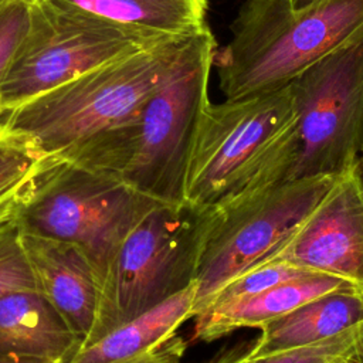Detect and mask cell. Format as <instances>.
Wrapping results in <instances>:
<instances>
[{"label":"cell","instance_id":"cell-9","mask_svg":"<svg viewBox=\"0 0 363 363\" xmlns=\"http://www.w3.org/2000/svg\"><path fill=\"white\" fill-rule=\"evenodd\" d=\"M145 47L126 34L33 0L28 30L0 85V113Z\"/></svg>","mask_w":363,"mask_h":363},{"label":"cell","instance_id":"cell-3","mask_svg":"<svg viewBox=\"0 0 363 363\" xmlns=\"http://www.w3.org/2000/svg\"><path fill=\"white\" fill-rule=\"evenodd\" d=\"M182 44L143 48L88 69L0 113L1 133L27 140L43 156H67L129 125L169 72Z\"/></svg>","mask_w":363,"mask_h":363},{"label":"cell","instance_id":"cell-2","mask_svg":"<svg viewBox=\"0 0 363 363\" xmlns=\"http://www.w3.org/2000/svg\"><path fill=\"white\" fill-rule=\"evenodd\" d=\"M363 38V0H325L294 9L288 0H245L216 52L225 99L286 86L328 54Z\"/></svg>","mask_w":363,"mask_h":363},{"label":"cell","instance_id":"cell-6","mask_svg":"<svg viewBox=\"0 0 363 363\" xmlns=\"http://www.w3.org/2000/svg\"><path fill=\"white\" fill-rule=\"evenodd\" d=\"M208 207L157 203L130 230L111 261L85 347L196 281ZM84 349V347H82Z\"/></svg>","mask_w":363,"mask_h":363},{"label":"cell","instance_id":"cell-20","mask_svg":"<svg viewBox=\"0 0 363 363\" xmlns=\"http://www.w3.org/2000/svg\"><path fill=\"white\" fill-rule=\"evenodd\" d=\"M43 157L27 140L3 133L0 138V199L24 186Z\"/></svg>","mask_w":363,"mask_h":363},{"label":"cell","instance_id":"cell-10","mask_svg":"<svg viewBox=\"0 0 363 363\" xmlns=\"http://www.w3.org/2000/svg\"><path fill=\"white\" fill-rule=\"evenodd\" d=\"M269 262H284L311 274L339 278L363 295L360 160L335 176L302 223L261 264Z\"/></svg>","mask_w":363,"mask_h":363},{"label":"cell","instance_id":"cell-18","mask_svg":"<svg viewBox=\"0 0 363 363\" xmlns=\"http://www.w3.org/2000/svg\"><path fill=\"white\" fill-rule=\"evenodd\" d=\"M24 186L0 199V298L16 291L35 289L21 245L18 221V206Z\"/></svg>","mask_w":363,"mask_h":363},{"label":"cell","instance_id":"cell-7","mask_svg":"<svg viewBox=\"0 0 363 363\" xmlns=\"http://www.w3.org/2000/svg\"><path fill=\"white\" fill-rule=\"evenodd\" d=\"M292 119L288 85L220 104L208 101L191 145L182 203L207 208L248 187Z\"/></svg>","mask_w":363,"mask_h":363},{"label":"cell","instance_id":"cell-8","mask_svg":"<svg viewBox=\"0 0 363 363\" xmlns=\"http://www.w3.org/2000/svg\"><path fill=\"white\" fill-rule=\"evenodd\" d=\"M335 176L245 189L208 207L196 272L194 316L227 282L261 264L302 223Z\"/></svg>","mask_w":363,"mask_h":363},{"label":"cell","instance_id":"cell-12","mask_svg":"<svg viewBox=\"0 0 363 363\" xmlns=\"http://www.w3.org/2000/svg\"><path fill=\"white\" fill-rule=\"evenodd\" d=\"M67 16L113 28L145 47L183 43L206 23L207 0H35Z\"/></svg>","mask_w":363,"mask_h":363},{"label":"cell","instance_id":"cell-24","mask_svg":"<svg viewBox=\"0 0 363 363\" xmlns=\"http://www.w3.org/2000/svg\"><path fill=\"white\" fill-rule=\"evenodd\" d=\"M0 363H47V362H38V360H30V359H17V357L0 356Z\"/></svg>","mask_w":363,"mask_h":363},{"label":"cell","instance_id":"cell-21","mask_svg":"<svg viewBox=\"0 0 363 363\" xmlns=\"http://www.w3.org/2000/svg\"><path fill=\"white\" fill-rule=\"evenodd\" d=\"M33 0H0V85L28 30Z\"/></svg>","mask_w":363,"mask_h":363},{"label":"cell","instance_id":"cell-4","mask_svg":"<svg viewBox=\"0 0 363 363\" xmlns=\"http://www.w3.org/2000/svg\"><path fill=\"white\" fill-rule=\"evenodd\" d=\"M157 203L115 174L44 156L21 191L18 221L23 231L79 245L102 282L126 235Z\"/></svg>","mask_w":363,"mask_h":363},{"label":"cell","instance_id":"cell-16","mask_svg":"<svg viewBox=\"0 0 363 363\" xmlns=\"http://www.w3.org/2000/svg\"><path fill=\"white\" fill-rule=\"evenodd\" d=\"M196 281L184 291L81 349L68 363H133L194 318Z\"/></svg>","mask_w":363,"mask_h":363},{"label":"cell","instance_id":"cell-26","mask_svg":"<svg viewBox=\"0 0 363 363\" xmlns=\"http://www.w3.org/2000/svg\"><path fill=\"white\" fill-rule=\"evenodd\" d=\"M1 135H3V133H1V128H0V138H1Z\"/></svg>","mask_w":363,"mask_h":363},{"label":"cell","instance_id":"cell-11","mask_svg":"<svg viewBox=\"0 0 363 363\" xmlns=\"http://www.w3.org/2000/svg\"><path fill=\"white\" fill-rule=\"evenodd\" d=\"M21 245L35 289L78 333L85 347L99 305L101 275L96 267L74 242L21 230Z\"/></svg>","mask_w":363,"mask_h":363},{"label":"cell","instance_id":"cell-17","mask_svg":"<svg viewBox=\"0 0 363 363\" xmlns=\"http://www.w3.org/2000/svg\"><path fill=\"white\" fill-rule=\"evenodd\" d=\"M248 342L225 347L201 363H363V320L316 343L251 356Z\"/></svg>","mask_w":363,"mask_h":363},{"label":"cell","instance_id":"cell-13","mask_svg":"<svg viewBox=\"0 0 363 363\" xmlns=\"http://www.w3.org/2000/svg\"><path fill=\"white\" fill-rule=\"evenodd\" d=\"M82 339L35 289L0 298V356L68 363Z\"/></svg>","mask_w":363,"mask_h":363},{"label":"cell","instance_id":"cell-5","mask_svg":"<svg viewBox=\"0 0 363 363\" xmlns=\"http://www.w3.org/2000/svg\"><path fill=\"white\" fill-rule=\"evenodd\" d=\"M294 119L284 133L271 183L337 174L363 150V38L342 47L289 84Z\"/></svg>","mask_w":363,"mask_h":363},{"label":"cell","instance_id":"cell-14","mask_svg":"<svg viewBox=\"0 0 363 363\" xmlns=\"http://www.w3.org/2000/svg\"><path fill=\"white\" fill-rule=\"evenodd\" d=\"M339 291L354 289L335 277L302 275L258 294L204 309L193 318V339L208 343L240 329H259L308 301Z\"/></svg>","mask_w":363,"mask_h":363},{"label":"cell","instance_id":"cell-22","mask_svg":"<svg viewBox=\"0 0 363 363\" xmlns=\"http://www.w3.org/2000/svg\"><path fill=\"white\" fill-rule=\"evenodd\" d=\"M187 350V340L179 333L163 345L140 356L133 363H183Z\"/></svg>","mask_w":363,"mask_h":363},{"label":"cell","instance_id":"cell-15","mask_svg":"<svg viewBox=\"0 0 363 363\" xmlns=\"http://www.w3.org/2000/svg\"><path fill=\"white\" fill-rule=\"evenodd\" d=\"M363 320V295L339 291L308 301L259 328L248 353L264 356L329 339Z\"/></svg>","mask_w":363,"mask_h":363},{"label":"cell","instance_id":"cell-25","mask_svg":"<svg viewBox=\"0 0 363 363\" xmlns=\"http://www.w3.org/2000/svg\"><path fill=\"white\" fill-rule=\"evenodd\" d=\"M360 166H362V170H363V150L360 153Z\"/></svg>","mask_w":363,"mask_h":363},{"label":"cell","instance_id":"cell-23","mask_svg":"<svg viewBox=\"0 0 363 363\" xmlns=\"http://www.w3.org/2000/svg\"><path fill=\"white\" fill-rule=\"evenodd\" d=\"M288 1L294 9H303V7H309V6L318 4L320 1H325V0H288Z\"/></svg>","mask_w":363,"mask_h":363},{"label":"cell","instance_id":"cell-19","mask_svg":"<svg viewBox=\"0 0 363 363\" xmlns=\"http://www.w3.org/2000/svg\"><path fill=\"white\" fill-rule=\"evenodd\" d=\"M309 274L311 272H306L303 269L295 268V267H292L289 264H284V262H269V264L255 265L251 269L245 271L244 274H241V275L235 277L234 279H231L230 282H227L221 289H218L210 298V301L204 309L218 305V303L233 301V299L258 294V292L268 289L274 285H278L281 282H285V281L302 277V275H309Z\"/></svg>","mask_w":363,"mask_h":363},{"label":"cell","instance_id":"cell-1","mask_svg":"<svg viewBox=\"0 0 363 363\" xmlns=\"http://www.w3.org/2000/svg\"><path fill=\"white\" fill-rule=\"evenodd\" d=\"M217 41L208 24L189 37L157 88L126 126L82 146L71 157L122 179L139 193L180 204L186 167L208 99Z\"/></svg>","mask_w":363,"mask_h":363}]
</instances>
